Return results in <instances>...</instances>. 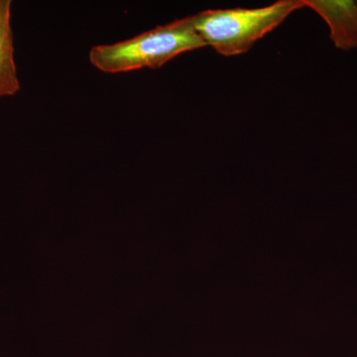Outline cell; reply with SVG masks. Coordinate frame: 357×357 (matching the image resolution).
<instances>
[{"instance_id":"obj_1","label":"cell","mask_w":357,"mask_h":357,"mask_svg":"<svg viewBox=\"0 0 357 357\" xmlns=\"http://www.w3.org/2000/svg\"><path fill=\"white\" fill-rule=\"evenodd\" d=\"M206 46L195 31L192 16L158 26L126 41L96 45L89 54V62L107 74L159 69L172 59Z\"/></svg>"},{"instance_id":"obj_2","label":"cell","mask_w":357,"mask_h":357,"mask_svg":"<svg viewBox=\"0 0 357 357\" xmlns=\"http://www.w3.org/2000/svg\"><path fill=\"white\" fill-rule=\"evenodd\" d=\"M303 7V0H280L261 8L206 10L192 16V26L206 46L229 57L246 53Z\"/></svg>"},{"instance_id":"obj_3","label":"cell","mask_w":357,"mask_h":357,"mask_svg":"<svg viewBox=\"0 0 357 357\" xmlns=\"http://www.w3.org/2000/svg\"><path fill=\"white\" fill-rule=\"evenodd\" d=\"M303 3L328 23L331 38L337 48L349 50L357 47V1L303 0Z\"/></svg>"},{"instance_id":"obj_4","label":"cell","mask_w":357,"mask_h":357,"mask_svg":"<svg viewBox=\"0 0 357 357\" xmlns=\"http://www.w3.org/2000/svg\"><path fill=\"white\" fill-rule=\"evenodd\" d=\"M10 0H0V98L15 96L20 82L14 58Z\"/></svg>"}]
</instances>
